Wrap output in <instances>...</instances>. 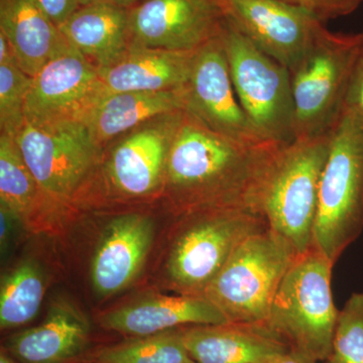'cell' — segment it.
<instances>
[{
  "label": "cell",
  "mask_w": 363,
  "mask_h": 363,
  "mask_svg": "<svg viewBox=\"0 0 363 363\" xmlns=\"http://www.w3.org/2000/svg\"><path fill=\"white\" fill-rule=\"evenodd\" d=\"M0 363H18V362L9 354L4 348H2L0 352Z\"/></svg>",
  "instance_id": "836d02e7"
},
{
  "label": "cell",
  "mask_w": 363,
  "mask_h": 363,
  "mask_svg": "<svg viewBox=\"0 0 363 363\" xmlns=\"http://www.w3.org/2000/svg\"><path fill=\"white\" fill-rule=\"evenodd\" d=\"M80 6H90V4H111L124 9H131L138 6L143 0H78Z\"/></svg>",
  "instance_id": "d6a6232c"
},
{
  "label": "cell",
  "mask_w": 363,
  "mask_h": 363,
  "mask_svg": "<svg viewBox=\"0 0 363 363\" xmlns=\"http://www.w3.org/2000/svg\"><path fill=\"white\" fill-rule=\"evenodd\" d=\"M21 219L6 205L0 203V247L2 255L9 252V245L13 242L14 226Z\"/></svg>",
  "instance_id": "4dcf8cb0"
},
{
  "label": "cell",
  "mask_w": 363,
  "mask_h": 363,
  "mask_svg": "<svg viewBox=\"0 0 363 363\" xmlns=\"http://www.w3.org/2000/svg\"><path fill=\"white\" fill-rule=\"evenodd\" d=\"M185 99V112L214 133L245 145H277L260 133L243 111L234 90L220 35L196 51Z\"/></svg>",
  "instance_id": "8fae6325"
},
{
  "label": "cell",
  "mask_w": 363,
  "mask_h": 363,
  "mask_svg": "<svg viewBox=\"0 0 363 363\" xmlns=\"http://www.w3.org/2000/svg\"><path fill=\"white\" fill-rule=\"evenodd\" d=\"M154 235L149 215H119L107 224L91 262V284L98 297H111L130 285L147 259Z\"/></svg>",
  "instance_id": "9a60e30c"
},
{
  "label": "cell",
  "mask_w": 363,
  "mask_h": 363,
  "mask_svg": "<svg viewBox=\"0 0 363 363\" xmlns=\"http://www.w3.org/2000/svg\"><path fill=\"white\" fill-rule=\"evenodd\" d=\"M363 230V113L344 106L331 130L312 247L334 264Z\"/></svg>",
  "instance_id": "7a4b0ae2"
},
{
  "label": "cell",
  "mask_w": 363,
  "mask_h": 363,
  "mask_svg": "<svg viewBox=\"0 0 363 363\" xmlns=\"http://www.w3.org/2000/svg\"><path fill=\"white\" fill-rule=\"evenodd\" d=\"M182 332L197 363H267L291 348L267 323L196 325Z\"/></svg>",
  "instance_id": "e0dca14e"
},
{
  "label": "cell",
  "mask_w": 363,
  "mask_h": 363,
  "mask_svg": "<svg viewBox=\"0 0 363 363\" xmlns=\"http://www.w3.org/2000/svg\"><path fill=\"white\" fill-rule=\"evenodd\" d=\"M360 35L325 28L291 73L296 140L330 133L342 113Z\"/></svg>",
  "instance_id": "52a82bcc"
},
{
  "label": "cell",
  "mask_w": 363,
  "mask_h": 363,
  "mask_svg": "<svg viewBox=\"0 0 363 363\" xmlns=\"http://www.w3.org/2000/svg\"><path fill=\"white\" fill-rule=\"evenodd\" d=\"M326 363H363V292L353 293L338 313Z\"/></svg>",
  "instance_id": "4316f807"
},
{
  "label": "cell",
  "mask_w": 363,
  "mask_h": 363,
  "mask_svg": "<svg viewBox=\"0 0 363 363\" xmlns=\"http://www.w3.org/2000/svg\"><path fill=\"white\" fill-rule=\"evenodd\" d=\"M290 6L301 7L316 16L319 20L328 21L350 16L362 6L363 0H279Z\"/></svg>",
  "instance_id": "83f0119b"
},
{
  "label": "cell",
  "mask_w": 363,
  "mask_h": 363,
  "mask_svg": "<svg viewBox=\"0 0 363 363\" xmlns=\"http://www.w3.org/2000/svg\"><path fill=\"white\" fill-rule=\"evenodd\" d=\"M47 278L35 259H23L2 276L0 284V328H18L30 323L40 311Z\"/></svg>",
  "instance_id": "cb8c5ba5"
},
{
  "label": "cell",
  "mask_w": 363,
  "mask_h": 363,
  "mask_svg": "<svg viewBox=\"0 0 363 363\" xmlns=\"http://www.w3.org/2000/svg\"><path fill=\"white\" fill-rule=\"evenodd\" d=\"M225 20L259 51L292 70L325 23L279 0H218Z\"/></svg>",
  "instance_id": "7c38bea8"
},
{
  "label": "cell",
  "mask_w": 363,
  "mask_h": 363,
  "mask_svg": "<svg viewBox=\"0 0 363 363\" xmlns=\"http://www.w3.org/2000/svg\"><path fill=\"white\" fill-rule=\"evenodd\" d=\"M283 147L236 142L185 112L169 150L162 196L181 214L205 209L262 214L264 192Z\"/></svg>",
  "instance_id": "6da1fadb"
},
{
  "label": "cell",
  "mask_w": 363,
  "mask_h": 363,
  "mask_svg": "<svg viewBox=\"0 0 363 363\" xmlns=\"http://www.w3.org/2000/svg\"><path fill=\"white\" fill-rule=\"evenodd\" d=\"M224 23L218 0H143L130 9V45L196 51Z\"/></svg>",
  "instance_id": "5bb4252c"
},
{
  "label": "cell",
  "mask_w": 363,
  "mask_h": 363,
  "mask_svg": "<svg viewBox=\"0 0 363 363\" xmlns=\"http://www.w3.org/2000/svg\"><path fill=\"white\" fill-rule=\"evenodd\" d=\"M184 219L166 260L168 285L182 295L204 296L234 250L269 228L264 215L241 209H205Z\"/></svg>",
  "instance_id": "277c9868"
},
{
  "label": "cell",
  "mask_w": 363,
  "mask_h": 363,
  "mask_svg": "<svg viewBox=\"0 0 363 363\" xmlns=\"http://www.w3.org/2000/svg\"><path fill=\"white\" fill-rule=\"evenodd\" d=\"M185 87L175 90L123 92L108 95L93 108L84 123L101 149L118 136L155 117L185 111Z\"/></svg>",
  "instance_id": "7402d4cb"
},
{
  "label": "cell",
  "mask_w": 363,
  "mask_h": 363,
  "mask_svg": "<svg viewBox=\"0 0 363 363\" xmlns=\"http://www.w3.org/2000/svg\"><path fill=\"white\" fill-rule=\"evenodd\" d=\"M333 267L314 247L297 255L279 286L267 321L292 350L316 362L330 355L337 322L331 290Z\"/></svg>",
  "instance_id": "3957f363"
},
{
  "label": "cell",
  "mask_w": 363,
  "mask_h": 363,
  "mask_svg": "<svg viewBox=\"0 0 363 363\" xmlns=\"http://www.w3.org/2000/svg\"><path fill=\"white\" fill-rule=\"evenodd\" d=\"M130 9L111 4L80 6L59 28L71 47L101 70L130 49Z\"/></svg>",
  "instance_id": "44dd1931"
},
{
  "label": "cell",
  "mask_w": 363,
  "mask_h": 363,
  "mask_svg": "<svg viewBox=\"0 0 363 363\" xmlns=\"http://www.w3.org/2000/svg\"><path fill=\"white\" fill-rule=\"evenodd\" d=\"M196 51H169L130 45L118 61L99 70L104 98L116 93L185 87L192 71Z\"/></svg>",
  "instance_id": "d6986e66"
},
{
  "label": "cell",
  "mask_w": 363,
  "mask_h": 363,
  "mask_svg": "<svg viewBox=\"0 0 363 363\" xmlns=\"http://www.w3.org/2000/svg\"><path fill=\"white\" fill-rule=\"evenodd\" d=\"M223 312L205 296H152L104 313L100 325L130 337L154 335L183 326L228 323Z\"/></svg>",
  "instance_id": "2e32d148"
},
{
  "label": "cell",
  "mask_w": 363,
  "mask_h": 363,
  "mask_svg": "<svg viewBox=\"0 0 363 363\" xmlns=\"http://www.w3.org/2000/svg\"><path fill=\"white\" fill-rule=\"evenodd\" d=\"M359 35V45L351 72L344 106L353 107L363 113V32Z\"/></svg>",
  "instance_id": "f1b7e54d"
},
{
  "label": "cell",
  "mask_w": 363,
  "mask_h": 363,
  "mask_svg": "<svg viewBox=\"0 0 363 363\" xmlns=\"http://www.w3.org/2000/svg\"><path fill=\"white\" fill-rule=\"evenodd\" d=\"M89 336L87 317L60 298L50 305L42 323L9 336L4 350L20 363H66L84 352Z\"/></svg>",
  "instance_id": "ac0fdd59"
},
{
  "label": "cell",
  "mask_w": 363,
  "mask_h": 363,
  "mask_svg": "<svg viewBox=\"0 0 363 363\" xmlns=\"http://www.w3.org/2000/svg\"><path fill=\"white\" fill-rule=\"evenodd\" d=\"M32 82L16 62L0 63V135L16 138L23 130Z\"/></svg>",
  "instance_id": "484cf974"
},
{
  "label": "cell",
  "mask_w": 363,
  "mask_h": 363,
  "mask_svg": "<svg viewBox=\"0 0 363 363\" xmlns=\"http://www.w3.org/2000/svg\"><path fill=\"white\" fill-rule=\"evenodd\" d=\"M267 363H318V362L301 351L290 348Z\"/></svg>",
  "instance_id": "1f68e13d"
},
{
  "label": "cell",
  "mask_w": 363,
  "mask_h": 363,
  "mask_svg": "<svg viewBox=\"0 0 363 363\" xmlns=\"http://www.w3.org/2000/svg\"><path fill=\"white\" fill-rule=\"evenodd\" d=\"M184 113L155 117L107 143L81 199L93 193L123 201L162 196L169 150Z\"/></svg>",
  "instance_id": "8992f818"
},
{
  "label": "cell",
  "mask_w": 363,
  "mask_h": 363,
  "mask_svg": "<svg viewBox=\"0 0 363 363\" xmlns=\"http://www.w3.org/2000/svg\"><path fill=\"white\" fill-rule=\"evenodd\" d=\"M93 363H197L191 358L182 328L133 337L107 346L91 357Z\"/></svg>",
  "instance_id": "d4e9b609"
},
{
  "label": "cell",
  "mask_w": 363,
  "mask_h": 363,
  "mask_svg": "<svg viewBox=\"0 0 363 363\" xmlns=\"http://www.w3.org/2000/svg\"><path fill=\"white\" fill-rule=\"evenodd\" d=\"M220 39L234 90L250 121L277 145L295 142L290 70L259 51L226 20Z\"/></svg>",
  "instance_id": "9c48e42d"
},
{
  "label": "cell",
  "mask_w": 363,
  "mask_h": 363,
  "mask_svg": "<svg viewBox=\"0 0 363 363\" xmlns=\"http://www.w3.org/2000/svg\"><path fill=\"white\" fill-rule=\"evenodd\" d=\"M297 255L269 227L238 245L204 296L229 322L267 323L279 286Z\"/></svg>",
  "instance_id": "5b68a950"
},
{
  "label": "cell",
  "mask_w": 363,
  "mask_h": 363,
  "mask_svg": "<svg viewBox=\"0 0 363 363\" xmlns=\"http://www.w3.org/2000/svg\"><path fill=\"white\" fill-rule=\"evenodd\" d=\"M330 140L331 131L283 147L262 199V214L269 228L298 255L312 247L320 180Z\"/></svg>",
  "instance_id": "ba28073f"
},
{
  "label": "cell",
  "mask_w": 363,
  "mask_h": 363,
  "mask_svg": "<svg viewBox=\"0 0 363 363\" xmlns=\"http://www.w3.org/2000/svg\"><path fill=\"white\" fill-rule=\"evenodd\" d=\"M16 140L50 204L61 211L80 200L102 152L85 123H26Z\"/></svg>",
  "instance_id": "30bf717a"
},
{
  "label": "cell",
  "mask_w": 363,
  "mask_h": 363,
  "mask_svg": "<svg viewBox=\"0 0 363 363\" xmlns=\"http://www.w3.org/2000/svg\"><path fill=\"white\" fill-rule=\"evenodd\" d=\"M104 99L99 70L72 49L33 76L26 102V123L50 126L84 123Z\"/></svg>",
  "instance_id": "4fadbf2b"
},
{
  "label": "cell",
  "mask_w": 363,
  "mask_h": 363,
  "mask_svg": "<svg viewBox=\"0 0 363 363\" xmlns=\"http://www.w3.org/2000/svg\"><path fill=\"white\" fill-rule=\"evenodd\" d=\"M0 32L13 47L18 65L30 77L73 49L35 0H0Z\"/></svg>",
  "instance_id": "ffe728a7"
},
{
  "label": "cell",
  "mask_w": 363,
  "mask_h": 363,
  "mask_svg": "<svg viewBox=\"0 0 363 363\" xmlns=\"http://www.w3.org/2000/svg\"><path fill=\"white\" fill-rule=\"evenodd\" d=\"M0 200L21 222L58 211L45 199L16 138L0 135Z\"/></svg>",
  "instance_id": "603a6c76"
},
{
  "label": "cell",
  "mask_w": 363,
  "mask_h": 363,
  "mask_svg": "<svg viewBox=\"0 0 363 363\" xmlns=\"http://www.w3.org/2000/svg\"><path fill=\"white\" fill-rule=\"evenodd\" d=\"M56 26H62L80 7L78 0H35Z\"/></svg>",
  "instance_id": "f546056e"
}]
</instances>
